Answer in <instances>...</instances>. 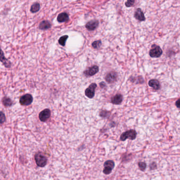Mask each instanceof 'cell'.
I'll return each instance as SVG.
<instances>
[{
  "mask_svg": "<svg viewBox=\"0 0 180 180\" xmlns=\"http://www.w3.org/2000/svg\"><path fill=\"white\" fill-rule=\"evenodd\" d=\"M35 161L37 165L43 167L47 165V158L43 154L40 153H37L35 154Z\"/></svg>",
  "mask_w": 180,
  "mask_h": 180,
  "instance_id": "cell-1",
  "label": "cell"
},
{
  "mask_svg": "<svg viewBox=\"0 0 180 180\" xmlns=\"http://www.w3.org/2000/svg\"><path fill=\"white\" fill-rule=\"evenodd\" d=\"M137 136V133L134 129H130L126 132H124L120 137L121 141H125L127 139L134 140Z\"/></svg>",
  "mask_w": 180,
  "mask_h": 180,
  "instance_id": "cell-2",
  "label": "cell"
},
{
  "mask_svg": "<svg viewBox=\"0 0 180 180\" xmlns=\"http://www.w3.org/2000/svg\"><path fill=\"white\" fill-rule=\"evenodd\" d=\"M162 50L159 45H153L152 48L149 50V55L152 58H159L162 55Z\"/></svg>",
  "mask_w": 180,
  "mask_h": 180,
  "instance_id": "cell-3",
  "label": "cell"
},
{
  "mask_svg": "<svg viewBox=\"0 0 180 180\" xmlns=\"http://www.w3.org/2000/svg\"><path fill=\"white\" fill-rule=\"evenodd\" d=\"M33 101V97L30 94H25L21 97L20 99V103L22 106H28L32 104Z\"/></svg>",
  "mask_w": 180,
  "mask_h": 180,
  "instance_id": "cell-4",
  "label": "cell"
},
{
  "mask_svg": "<svg viewBox=\"0 0 180 180\" xmlns=\"http://www.w3.org/2000/svg\"><path fill=\"white\" fill-rule=\"evenodd\" d=\"M97 84L92 83L85 90V95L89 98H93L95 94V90L97 88Z\"/></svg>",
  "mask_w": 180,
  "mask_h": 180,
  "instance_id": "cell-5",
  "label": "cell"
},
{
  "mask_svg": "<svg viewBox=\"0 0 180 180\" xmlns=\"http://www.w3.org/2000/svg\"><path fill=\"white\" fill-rule=\"evenodd\" d=\"M99 24V22L98 20L94 19L87 22L85 25V27L88 31H94L98 28Z\"/></svg>",
  "mask_w": 180,
  "mask_h": 180,
  "instance_id": "cell-6",
  "label": "cell"
},
{
  "mask_svg": "<svg viewBox=\"0 0 180 180\" xmlns=\"http://www.w3.org/2000/svg\"><path fill=\"white\" fill-rule=\"evenodd\" d=\"M117 73L115 71H111L110 73H108L105 79L108 83H112L117 81Z\"/></svg>",
  "mask_w": 180,
  "mask_h": 180,
  "instance_id": "cell-7",
  "label": "cell"
},
{
  "mask_svg": "<svg viewBox=\"0 0 180 180\" xmlns=\"http://www.w3.org/2000/svg\"><path fill=\"white\" fill-rule=\"evenodd\" d=\"M51 116V111L49 109H45L43 111H41L39 115V117L41 121L45 122L47 121Z\"/></svg>",
  "mask_w": 180,
  "mask_h": 180,
  "instance_id": "cell-8",
  "label": "cell"
},
{
  "mask_svg": "<svg viewBox=\"0 0 180 180\" xmlns=\"http://www.w3.org/2000/svg\"><path fill=\"white\" fill-rule=\"evenodd\" d=\"M99 71V67L98 66L95 65L89 67L88 69L86 70L83 74L86 77L93 76L96 74Z\"/></svg>",
  "mask_w": 180,
  "mask_h": 180,
  "instance_id": "cell-9",
  "label": "cell"
},
{
  "mask_svg": "<svg viewBox=\"0 0 180 180\" xmlns=\"http://www.w3.org/2000/svg\"><path fill=\"white\" fill-rule=\"evenodd\" d=\"M0 61L3 64L4 66H5L6 68H9L11 67V63L4 57L3 52L1 48V47H0Z\"/></svg>",
  "mask_w": 180,
  "mask_h": 180,
  "instance_id": "cell-10",
  "label": "cell"
},
{
  "mask_svg": "<svg viewBox=\"0 0 180 180\" xmlns=\"http://www.w3.org/2000/svg\"><path fill=\"white\" fill-rule=\"evenodd\" d=\"M135 19L139 21H144L146 20L144 14L140 8L137 9L134 14Z\"/></svg>",
  "mask_w": 180,
  "mask_h": 180,
  "instance_id": "cell-11",
  "label": "cell"
},
{
  "mask_svg": "<svg viewBox=\"0 0 180 180\" xmlns=\"http://www.w3.org/2000/svg\"><path fill=\"white\" fill-rule=\"evenodd\" d=\"M123 100V96L121 94H116L111 98V103L114 105H120Z\"/></svg>",
  "mask_w": 180,
  "mask_h": 180,
  "instance_id": "cell-12",
  "label": "cell"
},
{
  "mask_svg": "<svg viewBox=\"0 0 180 180\" xmlns=\"http://www.w3.org/2000/svg\"><path fill=\"white\" fill-rule=\"evenodd\" d=\"M149 86L152 87L155 90H159L161 89V85L159 81L157 79H151L149 81Z\"/></svg>",
  "mask_w": 180,
  "mask_h": 180,
  "instance_id": "cell-13",
  "label": "cell"
},
{
  "mask_svg": "<svg viewBox=\"0 0 180 180\" xmlns=\"http://www.w3.org/2000/svg\"><path fill=\"white\" fill-rule=\"evenodd\" d=\"M69 20V15L66 12H63V13H60L57 17V21L60 23L67 22Z\"/></svg>",
  "mask_w": 180,
  "mask_h": 180,
  "instance_id": "cell-14",
  "label": "cell"
},
{
  "mask_svg": "<svg viewBox=\"0 0 180 180\" xmlns=\"http://www.w3.org/2000/svg\"><path fill=\"white\" fill-rule=\"evenodd\" d=\"M51 27V24L50 23V22H49L48 21H45V20L42 21L39 26V29L42 30H48L50 29Z\"/></svg>",
  "mask_w": 180,
  "mask_h": 180,
  "instance_id": "cell-15",
  "label": "cell"
},
{
  "mask_svg": "<svg viewBox=\"0 0 180 180\" xmlns=\"http://www.w3.org/2000/svg\"><path fill=\"white\" fill-rule=\"evenodd\" d=\"M2 104H3L4 106L5 107H11L12 105V104H13L12 101L9 97H4L2 99Z\"/></svg>",
  "mask_w": 180,
  "mask_h": 180,
  "instance_id": "cell-16",
  "label": "cell"
},
{
  "mask_svg": "<svg viewBox=\"0 0 180 180\" xmlns=\"http://www.w3.org/2000/svg\"><path fill=\"white\" fill-rule=\"evenodd\" d=\"M40 9V5L39 3H35L33 4L31 7V9L30 11L32 13H36L37 12H38L39 10Z\"/></svg>",
  "mask_w": 180,
  "mask_h": 180,
  "instance_id": "cell-17",
  "label": "cell"
},
{
  "mask_svg": "<svg viewBox=\"0 0 180 180\" xmlns=\"http://www.w3.org/2000/svg\"><path fill=\"white\" fill-rule=\"evenodd\" d=\"M104 167H108L113 170L115 167L114 162L112 160H108L104 163Z\"/></svg>",
  "mask_w": 180,
  "mask_h": 180,
  "instance_id": "cell-18",
  "label": "cell"
},
{
  "mask_svg": "<svg viewBox=\"0 0 180 180\" xmlns=\"http://www.w3.org/2000/svg\"><path fill=\"white\" fill-rule=\"evenodd\" d=\"M68 38V35H65L62 36L61 37H60L58 40L59 43L61 45H62L63 47L65 46L66 45V41L67 40V39Z\"/></svg>",
  "mask_w": 180,
  "mask_h": 180,
  "instance_id": "cell-19",
  "label": "cell"
},
{
  "mask_svg": "<svg viewBox=\"0 0 180 180\" xmlns=\"http://www.w3.org/2000/svg\"><path fill=\"white\" fill-rule=\"evenodd\" d=\"M130 80H131V81H132L133 83H135V81H136V82L135 83H144V79H143V77H142L141 76L137 77L136 78H133V79H130Z\"/></svg>",
  "mask_w": 180,
  "mask_h": 180,
  "instance_id": "cell-20",
  "label": "cell"
},
{
  "mask_svg": "<svg viewBox=\"0 0 180 180\" xmlns=\"http://www.w3.org/2000/svg\"><path fill=\"white\" fill-rule=\"evenodd\" d=\"M102 45V42L101 40H97V41H95L93 42L92 43V46L94 49H98L100 48Z\"/></svg>",
  "mask_w": 180,
  "mask_h": 180,
  "instance_id": "cell-21",
  "label": "cell"
},
{
  "mask_svg": "<svg viewBox=\"0 0 180 180\" xmlns=\"http://www.w3.org/2000/svg\"><path fill=\"white\" fill-rule=\"evenodd\" d=\"M109 115H110V112L108 111H106V110L101 111L99 113V116H101V117H108Z\"/></svg>",
  "mask_w": 180,
  "mask_h": 180,
  "instance_id": "cell-22",
  "label": "cell"
},
{
  "mask_svg": "<svg viewBox=\"0 0 180 180\" xmlns=\"http://www.w3.org/2000/svg\"><path fill=\"white\" fill-rule=\"evenodd\" d=\"M5 121H6L5 115L3 112L0 111V124H3Z\"/></svg>",
  "mask_w": 180,
  "mask_h": 180,
  "instance_id": "cell-23",
  "label": "cell"
},
{
  "mask_svg": "<svg viewBox=\"0 0 180 180\" xmlns=\"http://www.w3.org/2000/svg\"><path fill=\"white\" fill-rule=\"evenodd\" d=\"M139 169L142 171H144L145 170L146 168V164L145 162H139Z\"/></svg>",
  "mask_w": 180,
  "mask_h": 180,
  "instance_id": "cell-24",
  "label": "cell"
},
{
  "mask_svg": "<svg viewBox=\"0 0 180 180\" xmlns=\"http://www.w3.org/2000/svg\"><path fill=\"white\" fill-rule=\"evenodd\" d=\"M135 3V1H132V0H128L125 2V5L126 7H132Z\"/></svg>",
  "mask_w": 180,
  "mask_h": 180,
  "instance_id": "cell-25",
  "label": "cell"
},
{
  "mask_svg": "<svg viewBox=\"0 0 180 180\" xmlns=\"http://www.w3.org/2000/svg\"><path fill=\"white\" fill-rule=\"evenodd\" d=\"M111 171H112V169H111L110 168L104 167V170H103V173L106 175H108L111 173Z\"/></svg>",
  "mask_w": 180,
  "mask_h": 180,
  "instance_id": "cell-26",
  "label": "cell"
},
{
  "mask_svg": "<svg viewBox=\"0 0 180 180\" xmlns=\"http://www.w3.org/2000/svg\"><path fill=\"white\" fill-rule=\"evenodd\" d=\"M149 169L151 170H154L157 169V164L155 162H152L149 165Z\"/></svg>",
  "mask_w": 180,
  "mask_h": 180,
  "instance_id": "cell-27",
  "label": "cell"
},
{
  "mask_svg": "<svg viewBox=\"0 0 180 180\" xmlns=\"http://www.w3.org/2000/svg\"><path fill=\"white\" fill-rule=\"evenodd\" d=\"M99 86L101 88H104L105 87H106V83H104V81L101 82V83H99Z\"/></svg>",
  "mask_w": 180,
  "mask_h": 180,
  "instance_id": "cell-28",
  "label": "cell"
},
{
  "mask_svg": "<svg viewBox=\"0 0 180 180\" xmlns=\"http://www.w3.org/2000/svg\"><path fill=\"white\" fill-rule=\"evenodd\" d=\"M175 105H176V106H177V107L178 108H180V99H179L176 101Z\"/></svg>",
  "mask_w": 180,
  "mask_h": 180,
  "instance_id": "cell-29",
  "label": "cell"
}]
</instances>
